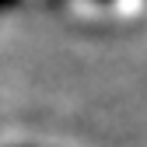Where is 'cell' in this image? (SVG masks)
<instances>
[]
</instances>
